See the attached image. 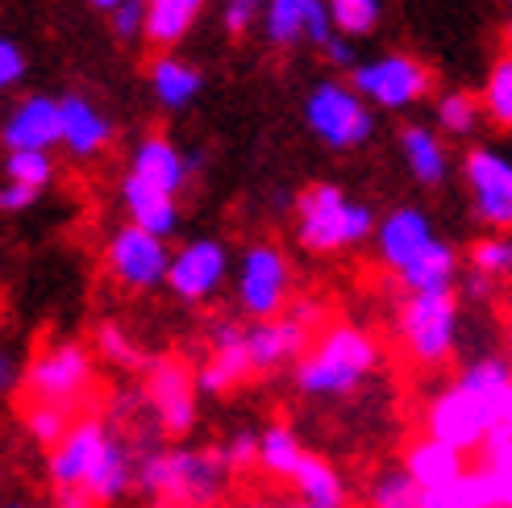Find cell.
<instances>
[{
	"label": "cell",
	"mask_w": 512,
	"mask_h": 508,
	"mask_svg": "<svg viewBox=\"0 0 512 508\" xmlns=\"http://www.w3.org/2000/svg\"><path fill=\"white\" fill-rule=\"evenodd\" d=\"M383 350L375 334L354 321H334L313 338L296 363V392L309 400H346L379 371Z\"/></svg>",
	"instance_id": "1"
},
{
	"label": "cell",
	"mask_w": 512,
	"mask_h": 508,
	"mask_svg": "<svg viewBox=\"0 0 512 508\" xmlns=\"http://www.w3.org/2000/svg\"><path fill=\"white\" fill-rule=\"evenodd\" d=\"M229 475L234 471L225 467L221 450L171 446L138 459V488L163 508H213L229 488Z\"/></svg>",
	"instance_id": "2"
},
{
	"label": "cell",
	"mask_w": 512,
	"mask_h": 508,
	"mask_svg": "<svg viewBox=\"0 0 512 508\" xmlns=\"http://www.w3.org/2000/svg\"><path fill=\"white\" fill-rule=\"evenodd\" d=\"M296 242L309 254H342L375 238L379 221L363 200H350L338 184H313L292 200Z\"/></svg>",
	"instance_id": "3"
},
{
	"label": "cell",
	"mask_w": 512,
	"mask_h": 508,
	"mask_svg": "<svg viewBox=\"0 0 512 508\" xmlns=\"http://www.w3.org/2000/svg\"><path fill=\"white\" fill-rule=\"evenodd\" d=\"M458 292H404L396 304V338L400 350L408 354V363H417L425 371L450 363V354L458 346Z\"/></svg>",
	"instance_id": "4"
},
{
	"label": "cell",
	"mask_w": 512,
	"mask_h": 508,
	"mask_svg": "<svg viewBox=\"0 0 512 508\" xmlns=\"http://www.w3.org/2000/svg\"><path fill=\"white\" fill-rule=\"evenodd\" d=\"M304 121H309V130L329 150H358L375 134L371 105L350 84H334V80H325L309 92V100H304Z\"/></svg>",
	"instance_id": "5"
},
{
	"label": "cell",
	"mask_w": 512,
	"mask_h": 508,
	"mask_svg": "<svg viewBox=\"0 0 512 508\" xmlns=\"http://www.w3.org/2000/svg\"><path fill=\"white\" fill-rule=\"evenodd\" d=\"M234 292H238V309L250 321L279 317L292 304V267H288V254L279 250V246H271V242L246 246L242 259H238Z\"/></svg>",
	"instance_id": "6"
},
{
	"label": "cell",
	"mask_w": 512,
	"mask_h": 508,
	"mask_svg": "<svg viewBox=\"0 0 512 508\" xmlns=\"http://www.w3.org/2000/svg\"><path fill=\"white\" fill-rule=\"evenodd\" d=\"M96 379L92 354L80 342H50L46 350H38L30 367H25L21 384L30 392V400H46V404H75L84 400Z\"/></svg>",
	"instance_id": "7"
},
{
	"label": "cell",
	"mask_w": 512,
	"mask_h": 508,
	"mask_svg": "<svg viewBox=\"0 0 512 508\" xmlns=\"http://www.w3.org/2000/svg\"><path fill=\"white\" fill-rule=\"evenodd\" d=\"M105 267L117 279L121 288L130 292H150L167 284V271H171V246L159 234H146L142 225L125 221L121 230L109 234L105 242Z\"/></svg>",
	"instance_id": "8"
},
{
	"label": "cell",
	"mask_w": 512,
	"mask_h": 508,
	"mask_svg": "<svg viewBox=\"0 0 512 508\" xmlns=\"http://www.w3.org/2000/svg\"><path fill=\"white\" fill-rule=\"evenodd\" d=\"M350 88L379 109H408L429 96L433 71L413 55H383L371 63H358L350 75Z\"/></svg>",
	"instance_id": "9"
},
{
	"label": "cell",
	"mask_w": 512,
	"mask_h": 508,
	"mask_svg": "<svg viewBox=\"0 0 512 508\" xmlns=\"http://www.w3.org/2000/svg\"><path fill=\"white\" fill-rule=\"evenodd\" d=\"M196 396H200V384H196V375L184 363H175V359L146 363L142 400H146V409L155 413L159 434H167V438L192 434V425H196Z\"/></svg>",
	"instance_id": "10"
},
{
	"label": "cell",
	"mask_w": 512,
	"mask_h": 508,
	"mask_svg": "<svg viewBox=\"0 0 512 508\" xmlns=\"http://www.w3.org/2000/svg\"><path fill=\"white\" fill-rule=\"evenodd\" d=\"M492 429H500V425L488 417V409H483V404L458 384V379L425 404V434L454 446V450H463V454L467 450H483V442H488Z\"/></svg>",
	"instance_id": "11"
},
{
	"label": "cell",
	"mask_w": 512,
	"mask_h": 508,
	"mask_svg": "<svg viewBox=\"0 0 512 508\" xmlns=\"http://www.w3.org/2000/svg\"><path fill=\"white\" fill-rule=\"evenodd\" d=\"M229 267L234 263H229V246L221 238H192L171 254L167 288L184 304H204L225 288Z\"/></svg>",
	"instance_id": "12"
},
{
	"label": "cell",
	"mask_w": 512,
	"mask_h": 508,
	"mask_svg": "<svg viewBox=\"0 0 512 508\" xmlns=\"http://www.w3.org/2000/svg\"><path fill=\"white\" fill-rule=\"evenodd\" d=\"M463 175L471 188L475 217L492 234H508L512 230V159L496 155L488 146H475L463 159Z\"/></svg>",
	"instance_id": "13"
},
{
	"label": "cell",
	"mask_w": 512,
	"mask_h": 508,
	"mask_svg": "<svg viewBox=\"0 0 512 508\" xmlns=\"http://www.w3.org/2000/svg\"><path fill=\"white\" fill-rule=\"evenodd\" d=\"M209 359H204V367L196 371V384L200 392L209 396H225L234 392L238 384H246V379L254 375L250 367V350H246V325L234 321V317H221L213 321L209 329Z\"/></svg>",
	"instance_id": "14"
},
{
	"label": "cell",
	"mask_w": 512,
	"mask_h": 508,
	"mask_svg": "<svg viewBox=\"0 0 512 508\" xmlns=\"http://www.w3.org/2000/svg\"><path fill=\"white\" fill-rule=\"evenodd\" d=\"M109 438V425L96 421V417H84L71 425V434L50 450V484H55V492H80L84 479L96 463L100 446H105Z\"/></svg>",
	"instance_id": "15"
},
{
	"label": "cell",
	"mask_w": 512,
	"mask_h": 508,
	"mask_svg": "<svg viewBox=\"0 0 512 508\" xmlns=\"http://www.w3.org/2000/svg\"><path fill=\"white\" fill-rule=\"evenodd\" d=\"M433 238H438V234H433L429 213H421L417 205H400V209H392L388 217L379 221V230H375V254H379L383 267L400 275Z\"/></svg>",
	"instance_id": "16"
},
{
	"label": "cell",
	"mask_w": 512,
	"mask_h": 508,
	"mask_svg": "<svg viewBox=\"0 0 512 508\" xmlns=\"http://www.w3.org/2000/svg\"><path fill=\"white\" fill-rule=\"evenodd\" d=\"M134 488H138V459H134V450L125 446V438L109 429V438H105V446H100V454H96V463H92L80 492L100 508H113Z\"/></svg>",
	"instance_id": "17"
},
{
	"label": "cell",
	"mask_w": 512,
	"mask_h": 508,
	"mask_svg": "<svg viewBox=\"0 0 512 508\" xmlns=\"http://www.w3.org/2000/svg\"><path fill=\"white\" fill-rule=\"evenodd\" d=\"M263 21H267V38L275 46H296L304 38L325 46L329 38L338 34L325 0H271Z\"/></svg>",
	"instance_id": "18"
},
{
	"label": "cell",
	"mask_w": 512,
	"mask_h": 508,
	"mask_svg": "<svg viewBox=\"0 0 512 508\" xmlns=\"http://www.w3.org/2000/svg\"><path fill=\"white\" fill-rule=\"evenodd\" d=\"M9 150H50L63 146V109L55 96H25L0 130Z\"/></svg>",
	"instance_id": "19"
},
{
	"label": "cell",
	"mask_w": 512,
	"mask_h": 508,
	"mask_svg": "<svg viewBox=\"0 0 512 508\" xmlns=\"http://www.w3.org/2000/svg\"><path fill=\"white\" fill-rule=\"evenodd\" d=\"M130 175H138V180H146V184H155V188L179 196V192L188 188V180H192V159H188L171 138L150 134V138H142L138 150H134Z\"/></svg>",
	"instance_id": "20"
},
{
	"label": "cell",
	"mask_w": 512,
	"mask_h": 508,
	"mask_svg": "<svg viewBox=\"0 0 512 508\" xmlns=\"http://www.w3.org/2000/svg\"><path fill=\"white\" fill-rule=\"evenodd\" d=\"M59 109H63V146L75 159H92L113 142V121L100 113L88 96L71 92L59 100Z\"/></svg>",
	"instance_id": "21"
},
{
	"label": "cell",
	"mask_w": 512,
	"mask_h": 508,
	"mask_svg": "<svg viewBox=\"0 0 512 508\" xmlns=\"http://www.w3.org/2000/svg\"><path fill=\"white\" fill-rule=\"evenodd\" d=\"M121 205H125V213H130V221L142 225L146 234L171 238L179 230V196L138 180V175H125L121 180Z\"/></svg>",
	"instance_id": "22"
},
{
	"label": "cell",
	"mask_w": 512,
	"mask_h": 508,
	"mask_svg": "<svg viewBox=\"0 0 512 508\" xmlns=\"http://www.w3.org/2000/svg\"><path fill=\"white\" fill-rule=\"evenodd\" d=\"M404 471L417 479L421 492H438V488H450V484H458V479L467 475V454L425 434L413 450H408Z\"/></svg>",
	"instance_id": "23"
},
{
	"label": "cell",
	"mask_w": 512,
	"mask_h": 508,
	"mask_svg": "<svg viewBox=\"0 0 512 508\" xmlns=\"http://www.w3.org/2000/svg\"><path fill=\"white\" fill-rule=\"evenodd\" d=\"M400 155H404L408 175H413L421 188H438V184H446V175H450V155H446L442 138L433 134V130H425V125H404V130H400Z\"/></svg>",
	"instance_id": "24"
},
{
	"label": "cell",
	"mask_w": 512,
	"mask_h": 508,
	"mask_svg": "<svg viewBox=\"0 0 512 508\" xmlns=\"http://www.w3.org/2000/svg\"><path fill=\"white\" fill-rule=\"evenodd\" d=\"M396 279L404 292H446L458 284V250L446 238H433Z\"/></svg>",
	"instance_id": "25"
},
{
	"label": "cell",
	"mask_w": 512,
	"mask_h": 508,
	"mask_svg": "<svg viewBox=\"0 0 512 508\" xmlns=\"http://www.w3.org/2000/svg\"><path fill=\"white\" fill-rule=\"evenodd\" d=\"M288 484L296 488V500H304V504L346 508V500H350V488H346L342 471L329 459H321V454H304V463L296 467V475L288 479Z\"/></svg>",
	"instance_id": "26"
},
{
	"label": "cell",
	"mask_w": 512,
	"mask_h": 508,
	"mask_svg": "<svg viewBox=\"0 0 512 508\" xmlns=\"http://www.w3.org/2000/svg\"><path fill=\"white\" fill-rule=\"evenodd\" d=\"M204 0H146V38L155 46H175L192 34Z\"/></svg>",
	"instance_id": "27"
},
{
	"label": "cell",
	"mask_w": 512,
	"mask_h": 508,
	"mask_svg": "<svg viewBox=\"0 0 512 508\" xmlns=\"http://www.w3.org/2000/svg\"><path fill=\"white\" fill-rule=\"evenodd\" d=\"M200 84H204L200 71L175 55H159L155 67H150V88H155L159 105H167V109H188L200 96Z\"/></svg>",
	"instance_id": "28"
},
{
	"label": "cell",
	"mask_w": 512,
	"mask_h": 508,
	"mask_svg": "<svg viewBox=\"0 0 512 508\" xmlns=\"http://www.w3.org/2000/svg\"><path fill=\"white\" fill-rule=\"evenodd\" d=\"M304 454H309V446H304L300 434L292 425H284V421L267 425L259 434V467L271 479H292L296 467L304 463Z\"/></svg>",
	"instance_id": "29"
},
{
	"label": "cell",
	"mask_w": 512,
	"mask_h": 508,
	"mask_svg": "<svg viewBox=\"0 0 512 508\" xmlns=\"http://www.w3.org/2000/svg\"><path fill=\"white\" fill-rule=\"evenodd\" d=\"M479 109L492 117V125L512 130V59L508 55L500 63H492L488 80H483V92H479Z\"/></svg>",
	"instance_id": "30"
},
{
	"label": "cell",
	"mask_w": 512,
	"mask_h": 508,
	"mask_svg": "<svg viewBox=\"0 0 512 508\" xmlns=\"http://www.w3.org/2000/svg\"><path fill=\"white\" fill-rule=\"evenodd\" d=\"M417 500H421V488L404 467H383L367 484V508H404Z\"/></svg>",
	"instance_id": "31"
},
{
	"label": "cell",
	"mask_w": 512,
	"mask_h": 508,
	"mask_svg": "<svg viewBox=\"0 0 512 508\" xmlns=\"http://www.w3.org/2000/svg\"><path fill=\"white\" fill-rule=\"evenodd\" d=\"M71 425H75L71 404H46V400H34V404H30V413H25V429H30V438H34L38 446H50V450H55V446L71 434Z\"/></svg>",
	"instance_id": "32"
},
{
	"label": "cell",
	"mask_w": 512,
	"mask_h": 508,
	"mask_svg": "<svg viewBox=\"0 0 512 508\" xmlns=\"http://www.w3.org/2000/svg\"><path fill=\"white\" fill-rule=\"evenodd\" d=\"M471 271L483 275L488 284L512 275V234H488L471 246Z\"/></svg>",
	"instance_id": "33"
},
{
	"label": "cell",
	"mask_w": 512,
	"mask_h": 508,
	"mask_svg": "<svg viewBox=\"0 0 512 508\" xmlns=\"http://www.w3.org/2000/svg\"><path fill=\"white\" fill-rule=\"evenodd\" d=\"M5 175L13 184H25V188L42 192L50 180H55V159H50V150H9Z\"/></svg>",
	"instance_id": "34"
},
{
	"label": "cell",
	"mask_w": 512,
	"mask_h": 508,
	"mask_svg": "<svg viewBox=\"0 0 512 508\" xmlns=\"http://www.w3.org/2000/svg\"><path fill=\"white\" fill-rule=\"evenodd\" d=\"M383 5L379 0H329V17H334V30L346 38H363L379 25Z\"/></svg>",
	"instance_id": "35"
},
{
	"label": "cell",
	"mask_w": 512,
	"mask_h": 508,
	"mask_svg": "<svg viewBox=\"0 0 512 508\" xmlns=\"http://www.w3.org/2000/svg\"><path fill=\"white\" fill-rule=\"evenodd\" d=\"M475 121H479V100L471 92H446L438 100V125L446 134L463 138V134L475 130Z\"/></svg>",
	"instance_id": "36"
},
{
	"label": "cell",
	"mask_w": 512,
	"mask_h": 508,
	"mask_svg": "<svg viewBox=\"0 0 512 508\" xmlns=\"http://www.w3.org/2000/svg\"><path fill=\"white\" fill-rule=\"evenodd\" d=\"M96 346H100V354H105V359H113V363H121V367H142V350H138V342L125 334L117 321H109V325H100V329H96Z\"/></svg>",
	"instance_id": "37"
},
{
	"label": "cell",
	"mask_w": 512,
	"mask_h": 508,
	"mask_svg": "<svg viewBox=\"0 0 512 508\" xmlns=\"http://www.w3.org/2000/svg\"><path fill=\"white\" fill-rule=\"evenodd\" d=\"M217 450H221V459H225L229 471L254 467V463H259V434H254V429H234V434H229Z\"/></svg>",
	"instance_id": "38"
},
{
	"label": "cell",
	"mask_w": 512,
	"mask_h": 508,
	"mask_svg": "<svg viewBox=\"0 0 512 508\" xmlns=\"http://www.w3.org/2000/svg\"><path fill=\"white\" fill-rule=\"evenodd\" d=\"M113 34L117 38H138L146 34V0H121V5L109 13Z\"/></svg>",
	"instance_id": "39"
},
{
	"label": "cell",
	"mask_w": 512,
	"mask_h": 508,
	"mask_svg": "<svg viewBox=\"0 0 512 508\" xmlns=\"http://www.w3.org/2000/svg\"><path fill=\"white\" fill-rule=\"evenodd\" d=\"M21 75H25V55H21V46L0 38V88H13Z\"/></svg>",
	"instance_id": "40"
},
{
	"label": "cell",
	"mask_w": 512,
	"mask_h": 508,
	"mask_svg": "<svg viewBox=\"0 0 512 508\" xmlns=\"http://www.w3.org/2000/svg\"><path fill=\"white\" fill-rule=\"evenodd\" d=\"M38 200V192L34 188H25V184H13V180H5L0 184V213H25Z\"/></svg>",
	"instance_id": "41"
},
{
	"label": "cell",
	"mask_w": 512,
	"mask_h": 508,
	"mask_svg": "<svg viewBox=\"0 0 512 508\" xmlns=\"http://www.w3.org/2000/svg\"><path fill=\"white\" fill-rule=\"evenodd\" d=\"M483 459L496 467L500 488H504V508H512V442L508 446H496V450H483Z\"/></svg>",
	"instance_id": "42"
},
{
	"label": "cell",
	"mask_w": 512,
	"mask_h": 508,
	"mask_svg": "<svg viewBox=\"0 0 512 508\" xmlns=\"http://www.w3.org/2000/svg\"><path fill=\"white\" fill-rule=\"evenodd\" d=\"M254 21V0H229L225 5V30L229 34H246Z\"/></svg>",
	"instance_id": "43"
},
{
	"label": "cell",
	"mask_w": 512,
	"mask_h": 508,
	"mask_svg": "<svg viewBox=\"0 0 512 508\" xmlns=\"http://www.w3.org/2000/svg\"><path fill=\"white\" fill-rule=\"evenodd\" d=\"M321 50H325V59H329V63H338V67H358V63H354V46L346 42V34H334Z\"/></svg>",
	"instance_id": "44"
},
{
	"label": "cell",
	"mask_w": 512,
	"mask_h": 508,
	"mask_svg": "<svg viewBox=\"0 0 512 508\" xmlns=\"http://www.w3.org/2000/svg\"><path fill=\"white\" fill-rule=\"evenodd\" d=\"M21 363L13 359V354L9 350H0V396H5V392H13L17 384H21Z\"/></svg>",
	"instance_id": "45"
},
{
	"label": "cell",
	"mask_w": 512,
	"mask_h": 508,
	"mask_svg": "<svg viewBox=\"0 0 512 508\" xmlns=\"http://www.w3.org/2000/svg\"><path fill=\"white\" fill-rule=\"evenodd\" d=\"M92 5H96V9H105V13H113V9L121 5V0H92Z\"/></svg>",
	"instance_id": "46"
},
{
	"label": "cell",
	"mask_w": 512,
	"mask_h": 508,
	"mask_svg": "<svg viewBox=\"0 0 512 508\" xmlns=\"http://www.w3.org/2000/svg\"><path fill=\"white\" fill-rule=\"evenodd\" d=\"M284 508H321V504H304V500H292V504H284Z\"/></svg>",
	"instance_id": "47"
},
{
	"label": "cell",
	"mask_w": 512,
	"mask_h": 508,
	"mask_svg": "<svg viewBox=\"0 0 512 508\" xmlns=\"http://www.w3.org/2000/svg\"><path fill=\"white\" fill-rule=\"evenodd\" d=\"M504 38H508V59H512V17H508V34Z\"/></svg>",
	"instance_id": "48"
},
{
	"label": "cell",
	"mask_w": 512,
	"mask_h": 508,
	"mask_svg": "<svg viewBox=\"0 0 512 508\" xmlns=\"http://www.w3.org/2000/svg\"><path fill=\"white\" fill-rule=\"evenodd\" d=\"M5 508H34V504H21V500H17V504H5Z\"/></svg>",
	"instance_id": "49"
},
{
	"label": "cell",
	"mask_w": 512,
	"mask_h": 508,
	"mask_svg": "<svg viewBox=\"0 0 512 508\" xmlns=\"http://www.w3.org/2000/svg\"><path fill=\"white\" fill-rule=\"evenodd\" d=\"M404 508H421V500H417V504H404Z\"/></svg>",
	"instance_id": "50"
},
{
	"label": "cell",
	"mask_w": 512,
	"mask_h": 508,
	"mask_svg": "<svg viewBox=\"0 0 512 508\" xmlns=\"http://www.w3.org/2000/svg\"><path fill=\"white\" fill-rule=\"evenodd\" d=\"M508 342H512V325H508Z\"/></svg>",
	"instance_id": "51"
},
{
	"label": "cell",
	"mask_w": 512,
	"mask_h": 508,
	"mask_svg": "<svg viewBox=\"0 0 512 508\" xmlns=\"http://www.w3.org/2000/svg\"><path fill=\"white\" fill-rule=\"evenodd\" d=\"M508 429H512V413H508Z\"/></svg>",
	"instance_id": "52"
}]
</instances>
